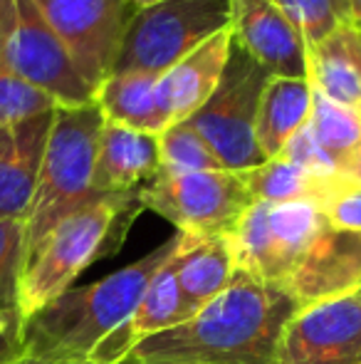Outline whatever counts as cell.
<instances>
[{
	"mask_svg": "<svg viewBox=\"0 0 361 364\" xmlns=\"http://www.w3.org/2000/svg\"><path fill=\"white\" fill-rule=\"evenodd\" d=\"M233 40L272 77H307V40L270 0H233Z\"/></svg>",
	"mask_w": 361,
	"mask_h": 364,
	"instance_id": "obj_13",
	"label": "cell"
},
{
	"mask_svg": "<svg viewBox=\"0 0 361 364\" xmlns=\"http://www.w3.org/2000/svg\"><path fill=\"white\" fill-rule=\"evenodd\" d=\"M193 312L186 305L179 280H176V255L164 263L149 280L144 295H141L139 305H136L134 315L129 320V337L131 342H141L151 335H159L164 330L181 325V322L191 320Z\"/></svg>",
	"mask_w": 361,
	"mask_h": 364,
	"instance_id": "obj_22",
	"label": "cell"
},
{
	"mask_svg": "<svg viewBox=\"0 0 361 364\" xmlns=\"http://www.w3.org/2000/svg\"><path fill=\"white\" fill-rule=\"evenodd\" d=\"M23 357V345H20V322L0 317V364H8Z\"/></svg>",
	"mask_w": 361,
	"mask_h": 364,
	"instance_id": "obj_30",
	"label": "cell"
},
{
	"mask_svg": "<svg viewBox=\"0 0 361 364\" xmlns=\"http://www.w3.org/2000/svg\"><path fill=\"white\" fill-rule=\"evenodd\" d=\"M324 213H327L329 223L334 228L344 230H361V188L347 183L339 188L327 203H324Z\"/></svg>",
	"mask_w": 361,
	"mask_h": 364,
	"instance_id": "obj_29",
	"label": "cell"
},
{
	"mask_svg": "<svg viewBox=\"0 0 361 364\" xmlns=\"http://www.w3.org/2000/svg\"><path fill=\"white\" fill-rule=\"evenodd\" d=\"M0 60L25 82L52 95L60 107L94 102V90L74 70L35 0H0Z\"/></svg>",
	"mask_w": 361,
	"mask_h": 364,
	"instance_id": "obj_9",
	"label": "cell"
},
{
	"mask_svg": "<svg viewBox=\"0 0 361 364\" xmlns=\"http://www.w3.org/2000/svg\"><path fill=\"white\" fill-rule=\"evenodd\" d=\"M161 171L169 173H196V171H221V161L211 146L188 122L166 127L159 136Z\"/></svg>",
	"mask_w": 361,
	"mask_h": 364,
	"instance_id": "obj_24",
	"label": "cell"
},
{
	"mask_svg": "<svg viewBox=\"0 0 361 364\" xmlns=\"http://www.w3.org/2000/svg\"><path fill=\"white\" fill-rule=\"evenodd\" d=\"M55 112L0 129V220H25L28 216Z\"/></svg>",
	"mask_w": 361,
	"mask_h": 364,
	"instance_id": "obj_15",
	"label": "cell"
},
{
	"mask_svg": "<svg viewBox=\"0 0 361 364\" xmlns=\"http://www.w3.org/2000/svg\"><path fill=\"white\" fill-rule=\"evenodd\" d=\"M139 203L196 238H228L252 206L245 178L238 171L156 173L139 188Z\"/></svg>",
	"mask_w": 361,
	"mask_h": 364,
	"instance_id": "obj_8",
	"label": "cell"
},
{
	"mask_svg": "<svg viewBox=\"0 0 361 364\" xmlns=\"http://www.w3.org/2000/svg\"><path fill=\"white\" fill-rule=\"evenodd\" d=\"M270 3L302 33L307 45L319 43L342 25L354 23L349 0H270Z\"/></svg>",
	"mask_w": 361,
	"mask_h": 364,
	"instance_id": "obj_25",
	"label": "cell"
},
{
	"mask_svg": "<svg viewBox=\"0 0 361 364\" xmlns=\"http://www.w3.org/2000/svg\"><path fill=\"white\" fill-rule=\"evenodd\" d=\"M352 3V18H354V25L361 30V0H349Z\"/></svg>",
	"mask_w": 361,
	"mask_h": 364,
	"instance_id": "obj_33",
	"label": "cell"
},
{
	"mask_svg": "<svg viewBox=\"0 0 361 364\" xmlns=\"http://www.w3.org/2000/svg\"><path fill=\"white\" fill-rule=\"evenodd\" d=\"M309 129L319 144L347 166L349 156L361 141V109L337 105V102L327 100L324 95L312 90Z\"/></svg>",
	"mask_w": 361,
	"mask_h": 364,
	"instance_id": "obj_23",
	"label": "cell"
},
{
	"mask_svg": "<svg viewBox=\"0 0 361 364\" xmlns=\"http://www.w3.org/2000/svg\"><path fill=\"white\" fill-rule=\"evenodd\" d=\"M329 225L332 223L317 201H255L228 235V243L240 273L282 288L304 250Z\"/></svg>",
	"mask_w": 361,
	"mask_h": 364,
	"instance_id": "obj_6",
	"label": "cell"
},
{
	"mask_svg": "<svg viewBox=\"0 0 361 364\" xmlns=\"http://www.w3.org/2000/svg\"><path fill=\"white\" fill-rule=\"evenodd\" d=\"M347 181L352 183V186L361 188V141L347 161Z\"/></svg>",
	"mask_w": 361,
	"mask_h": 364,
	"instance_id": "obj_31",
	"label": "cell"
},
{
	"mask_svg": "<svg viewBox=\"0 0 361 364\" xmlns=\"http://www.w3.org/2000/svg\"><path fill=\"white\" fill-rule=\"evenodd\" d=\"M357 297H359V300H361V288H359V292H357Z\"/></svg>",
	"mask_w": 361,
	"mask_h": 364,
	"instance_id": "obj_35",
	"label": "cell"
},
{
	"mask_svg": "<svg viewBox=\"0 0 361 364\" xmlns=\"http://www.w3.org/2000/svg\"><path fill=\"white\" fill-rule=\"evenodd\" d=\"M57 107L60 105L52 95L25 82L0 60V129L45 112H55Z\"/></svg>",
	"mask_w": 361,
	"mask_h": 364,
	"instance_id": "obj_26",
	"label": "cell"
},
{
	"mask_svg": "<svg viewBox=\"0 0 361 364\" xmlns=\"http://www.w3.org/2000/svg\"><path fill=\"white\" fill-rule=\"evenodd\" d=\"M131 3H134V8H136V10H141V8H149V5L161 3V0H131Z\"/></svg>",
	"mask_w": 361,
	"mask_h": 364,
	"instance_id": "obj_34",
	"label": "cell"
},
{
	"mask_svg": "<svg viewBox=\"0 0 361 364\" xmlns=\"http://www.w3.org/2000/svg\"><path fill=\"white\" fill-rule=\"evenodd\" d=\"M74 70L99 90L116 68L136 8L131 0H35Z\"/></svg>",
	"mask_w": 361,
	"mask_h": 364,
	"instance_id": "obj_10",
	"label": "cell"
},
{
	"mask_svg": "<svg viewBox=\"0 0 361 364\" xmlns=\"http://www.w3.org/2000/svg\"><path fill=\"white\" fill-rule=\"evenodd\" d=\"M312 117V85L307 77H270L257 112V146L262 156L274 159Z\"/></svg>",
	"mask_w": 361,
	"mask_h": 364,
	"instance_id": "obj_19",
	"label": "cell"
},
{
	"mask_svg": "<svg viewBox=\"0 0 361 364\" xmlns=\"http://www.w3.org/2000/svg\"><path fill=\"white\" fill-rule=\"evenodd\" d=\"M104 122L161 136L166 119L156 102V77L146 73H111L94 92Z\"/></svg>",
	"mask_w": 361,
	"mask_h": 364,
	"instance_id": "obj_20",
	"label": "cell"
},
{
	"mask_svg": "<svg viewBox=\"0 0 361 364\" xmlns=\"http://www.w3.org/2000/svg\"><path fill=\"white\" fill-rule=\"evenodd\" d=\"M183 233L176 230L166 243L144 258L106 275L99 283L70 288L52 302L20 322L25 357L50 362L89 364L91 355L131 320L149 280L179 253Z\"/></svg>",
	"mask_w": 361,
	"mask_h": 364,
	"instance_id": "obj_2",
	"label": "cell"
},
{
	"mask_svg": "<svg viewBox=\"0 0 361 364\" xmlns=\"http://www.w3.org/2000/svg\"><path fill=\"white\" fill-rule=\"evenodd\" d=\"M361 288V230L329 225L299 258L282 290L299 307L357 295Z\"/></svg>",
	"mask_w": 361,
	"mask_h": 364,
	"instance_id": "obj_12",
	"label": "cell"
},
{
	"mask_svg": "<svg viewBox=\"0 0 361 364\" xmlns=\"http://www.w3.org/2000/svg\"><path fill=\"white\" fill-rule=\"evenodd\" d=\"M235 273V258L228 238H196L183 233V243L176 253V280L193 315L221 295L233 283Z\"/></svg>",
	"mask_w": 361,
	"mask_h": 364,
	"instance_id": "obj_18",
	"label": "cell"
},
{
	"mask_svg": "<svg viewBox=\"0 0 361 364\" xmlns=\"http://www.w3.org/2000/svg\"><path fill=\"white\" fill-rule=\"evenodd\" d=\"M23 220H0V317L18 320L20 278H23Z\"/></svg>",
	"mask_w": 361,
	"mask_h": 364,
	"instance_id": "obj_27",
	"label": "cell"
},
{
	"mask_svg": "<svg viewBox=\"0 0 361 364\" xmlns=\"http://www.w3.org/2000/svg\"><path fill=\"white\" fill-rule=\"evenodd\" d=\"M279 156L289 159L292 164L302 166L304 171L312 173V176H317V178H322V181L349 183L347 181V166H344L339 159H334L327 149L314 139L309 124L302 127V129L289 139V144L284 146V151L279 154Z\"/></svg>",
	"mask_w": 361,
	"mask_h": 364,
	"instance_id": "obj_28",
	"label": "cell"
},
{
	"mask_svg": "<svg viewBox=\"0 0 361 364\" xmlns=\"http://www.w3.org/2000/svg\"><path fill=\"white\" fill-rule=\"evenodd\" d=\"M141 211L139 191L101 193L65 218L23 270L18 297L20 322L67 292L94 260L114 255Z\"/></svg>",
	"mask_w": 361,
	"mask_h": 364,
	"instance_id": "obj_3",
	"label": "cell"
},
{
	"mask_svg": "<svg viewBox=\"0 0 361 364\" xmlns=\"http://www.w3.org/2000/svg\"><path fill=\"white\" fill-rule=\"evenodd\" d=\"M8 364H70V362H50V360H38V357H18V360L8 362Z\"/></svg>",
	"mask_w": 361,
	"mask_h": 364,
	"instance_id": "obj_32",
	"label": "cell"
},
{
	"mask_svg": "<svg viewBox=\"0 0 361 364\" xmlns=\"http://www.w3.org/2000/svg\"><path fill=\"white\" fill-rule=\"evenodd\" d=\"M233 28V0H161L136 10L114 73L164 75L218 33Z\"/></svg>",
	"mask_w": 361,
	"mask_h": 364,
	"instance_id": "obj_5",
	"label": "cell"
},
{
	"mask_svg": "<svg viewBox=\"0 0 361 364\" xmlns=\"http://www.w3.org/2000/svg\"><path fill=\"white\" fill-rule=\"evenodd\" d=\"M231 50L233 28H228L156 77V102L166 124L188 122L211 100L228 68Z\"/></svg>",
	"mask_w": 361,
	"mask_h": 364,
	"instance_id": "obj_14",
	"label": "cell"
},
{
	"mask_svg": "<svg viewBox=\"0 0 361 364\" xmlns=\"http://www.w3.org/2000/svg\"><path fill=\"white\" fill-rule=\"evenodd\" d=\"M272 364H361V300L299 307L279 332Z\"/></svg>",
	"mask_w": 361,
	"mask_h": 364,
	"instance_id": "obj_11",
	"label": "cell"
},
{
	"mask_svg": "<svg viewBox=\"0 0 361 364\" xmlns=\"http://www.w3.org/2000/svg\"><path fill=\"white\" fill-rule=\"evenodd\" d=\"M270 77L272 75L262 65H257L233 40L231 60L221 85L211 100L188 119L226 171H250L267 161L257 146L255 129L260 97Z\"/></svg>",
	"mask_w": 361,
	"mask_h": 364,
	"instance_id": "obj_7",
	"label": "cell"
},
{
	"mask_svg": "<svg viewBox=\"0 0 361 364\" xmlns=\"http://www.w3.org/2000/svg\"><path fill=\"white\" fill-rule=\"evenodd\" d=\"M104 114L96 102L84 107H57L48 136L38 188L25 216L23 270L55 228L101 193L94 191V161Z\"/></svg>",
	"mask_w": 361,
	"mask_h": 364,
	"instance_id": "obj_4",
	"label": "cell"
},
{
	"mask_svg": "<svg viewBox=\"0 0 361 364\" xmlns=\"http://www.w3.org/2000/svg\"><path fill=\"white\" fill-rule=\"evenodd\" d=\"M307 80L314 92L361 109V30L342 25L307 48Z\"/></svg>",
	"mask_w": 361,
	"mask_h": 364,
	"instance_id": "obj_17",
	"label": "cell"
},
{
	"mask_svg": "<svg viewBox=\"0 0 361 364\" xmlns=\"http://www.w3.org/2000/svg\"><path fill=\"white\" fill-rule=\"evenodd\" d=\"M252 201L262 203H292V201H317L324 203L347 183H329L307 173L302 166L284 156L267 159L265 164L240 171Z\"/></svg>",
	"mask_w": 361,
	"mask_h": 364,
	"instance_id": "obj_21",
	"label": "cell"
},
{
	"mask_svg": "<svg viewBox=\"0 0 361 364\" xmlns=\"http://www.w3.org/2000/svg\"><path fill=\"white\" fill-rule=\"evenodd\" d=\"M159 168V136L104 122L94 161L96 193H134L151 181Z\"/></svg>",
	"mask_w": 361,
	"mask_h": 364,
	"instance_id": "obj_16",
	"label": "cell"
},
{
	"mask_svg": "<svg viewBox=\"0 0 361 364\" xmlns=\"http://www.w3.org/2000/svg\"><path fill=\"white\" fill-rule=\"evenodd\" d=\"M297 310L279 285L238 270L191 320L136 342L116 364H272L279 332Z\"/></svg>",
	"mask_w": 361,
	"mask_h": 364,
	"instance_id": "obj_1",
	"label": "cell"
}]
</instances>
